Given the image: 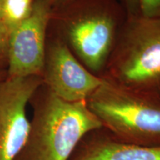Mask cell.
Here are the masks:
<instances>
[{
    "instance_id": "obj_1",
    "label": "cell",
    "mask_w": 160,
    "mask_h": 160,
    "mask_svg": "<svg viewBox=\"0 0 160 160\" xmlns=\"http://www.w3.org/2000/svg\"><path fill=\"white\" fill-rule=\"evenodd\" d=\"M31 99V128L16 160H68L86 134L102 128L86 101H66L47 88Z\"/></svg>"
},
{
    "instance_id": "obj_2",
    "label": "cell",
    "mask_w": 160,
    "mask_h": 160,
    "mask_svg": "<svg viewBox=\"0 0 160 160\" xmlns=\"http://www.w3.org/2000/svg\"><path fill=\"white\" fill-rule=\"evenodd\" d=\"M102 128L125 142L160 147V97L104 80L87 100Z\"/></svg>"
},
{
    "instance_id": "obj_3",
    "label": "cell",
    "mask_w": 160,
    "mask_h": 160,
    "mask_svg": "<svg viewBox=\"0 0 160 160\" xmlns=\"http://www.w3.org/2000/svg\"><path fill=\"white\" fill-rule=\"evenodd\" d=\"M114 74L123 87L160 97V18L141 17L119 51Z\"/></svg>"
},
{
    "instance_id": "obj_4",
    "label": "cell",
    "mask_w": 160,
    "mask_h": 160,
    "mask_svg": "<svg viewBox=\"0 0 160 160\" xmlns=\"http://www.w3.org/2000/svg\"><path fill=\"white\" fill-rule=\"evenodd\" d=\"M62 5L77 13L68 29L70 44L88 68L99 71L113 45V0H71Z\"/></svg>"
},
{
    "instance_id": "obj_5",
    "label": "cell",
    "mask_w": 160,
    "mask_h": 160,
    "mask_svg": "<svg viewBox=\"0 0 160 160\" xmlns=\"http://www.w3.org/2000/svg\"><path fill=\"white\" fill-rule=\"evenodd\" d=\"M42 84L41 76L0 81V160H16L25 147L31 128L26 108Z\"/></svg>"
},
{
    "instance_id": "obj_6",
    "label": "cell",
    "mask_w": 160,
    "mask_h": 160,
    "mask_svg": "<svg viewBox=\"0 0 160 160\" xmlns=\"http://www.w3.org/2000/svg\"><path fill=\"white\" fill-rule=\"evenodd\" d=\"M52 13L51 0H34L30 14L12 30L7 77H42L46 56V31Z\"/></svg>"
},
{
    "instance_id": "obj_7",
    "label": "cell",
    "mask_w": 160,
    "mask_h": 160,
    "mask_svg": "<svg viewBox=\"0 0 160 160\" xmlns=\"http://www.w3.org/2000/svg\"><path fill=\"white\" fill-rule=\"evenodd\" d=\"M42 77L47 88L68 102L86 101L105 80L88 71L61 42L46 49Z\"/></svg>"
},
{
    "instance_id": "obj_8",
    "label": "cell",
    "mask_w": 160,
    "mask_h": 160,
    "mask_svg": "<svg viewBox=\"0 0 160 160\" xmlns=\"http://www.w3.org/2000/svg\"><path fill=\"white\" fill-rule=\"evenodd\" d=\"M68 160H160V147L125 142L101 128L86 134Z\"/></svg>"
},
{
    "instance_id": "obj_9",
    "label": "cell",
    "mask_w": 160,
    "mask_h": 160,
    "mask_svg": "<svg viewBox=\"0 0 160 160\" xmlns=\"http://www.w3.org/2000/svg\"><path fill=\"white\" fill-rule=\"evenodd\" d=\"M4 1L0 0V65L8 60V43L12 31L4 15Z\"/></svg>"
},
{
    "instance_id": "obj_10",
    "label": "cell",
    "mask_w": 160,
    "mask_h": 160,
    "mask_svg": "<svg viewBox=\"0 0 160 160\" xmlns=\"http://www.w3.org/2000/svg\"><path fill=\"white\" fill-rule=\"evenodd\" d=\"M141 17L160 18V0H137Z\"/></svg>"
},
{
    "instance_id": "obj_11",
    "label": "cell",
    "mask_w": 160,
    "mask_h": 160,
    "mask_svg": "<svg viewBox=\"0 0 160 160\" xmlns=\"http://www.w3.org/2000/svg\"><path fill=\"white\" fill-rule=\"evenodd\" d=\"M124 2H125L126 7L131 13H135L139 11L137 0H124Z\"/></svg>"
},
{
    "instance_id": "obj_12",
    "label": "cell",
    "mask_w": 160,
    "mask_h": 160,
    "mask_svg": "<svg viewBox=\"0 0 160 160\" xmlns=\"http://www.w3.org/2000/svg\"><path fill=\"white\" fill-rule=\"evenodd\" d=\"M52 5L53 6H57V7H59V6H61L64 5V4L68 2L71 1V0H51Z\"/></svg>"
},
{
    "instance_id": "obj_13",
    "label": "cell",
    "mask_w": 160,
    "mask_h": 160,
    "mask_svg": "<svg viewBox=\"0 0 160 160\" xmlns=\"http://www.w3.org/2000/svg\"><path fill=\"white\" fill-rule=\"evenodd\" d=\"M3 79H5V78H4V73L3 71H2L1 70H0V81Z\"/></svg>"
}]
</instances>
